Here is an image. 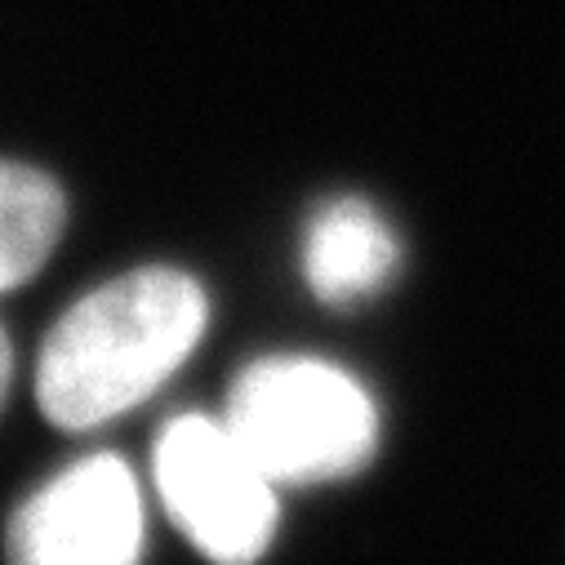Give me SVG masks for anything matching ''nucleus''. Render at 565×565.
<instances>
[{
  "instance_id": "1",
  "label": "nucleus",
  "mask_w": 565,
  "mask_h": 565,
  "mask_svg": "<svg viewBox=\"0 0 565 565\" xmlns=\"http://www.w3.org/2000/svg\"><path fill=\"white\" fill-rule=\"evenodd\" d=\"M205 290L188 271L138 267L81 299L45 339L36 365L41 414L85 433L143 405L201 343Z\"/></svg>"
},
{
  "instance_id": "2",
  "label": "nucleus",
  "mask_w": 565,
  "mask_h": 565,
  "mask_svg": "<svg viewBox=\"0 0 565 565\" xmlns=\"http://www.w3.org/2000/svg\"><path fill=\"white\" fill-rule=\"evenodd\" d=\"M227 428L276 486L352 477L379 446L370 392L312 356L254 361L227 392Z\"/></svg>"
},
{
  "instance_id": "3",
  "label": "nucleus",
  "mask_w": 565,
  "mask_h": 565,
  "mask_svg": "<svg viewBox=\"0 0 565 565\" xmlns=\"http://www.w3.org/2000/svg\"><path fill=\"white\" fill-rule=\"evenodd\" d=\"M157 490L170 521L214 565H254L276 534V481L227 423L183 414L157 437Z\"/></svg>"
},
{
  "instance_id": "4",
  "label": "nucleus",
  "mask_w": 565,
  "mask_h": 565,
  "mask_svg": "<svg viewBox=\"0 0 565 565\" xmlns=\"http://www.w3.org/2000/svg\"><path fill=\"white\" fill-rule=\"evenodd\" d=\"M143 503L129 468L111 455L81 459L36 490L10 521V565H138Z\"/></svg>"
},
{
  "instance_id": "5",
  "label": "nucleus",
  "mask_w": 565,
  "mask_h": 565,
  "mask_svg": "<svg viewBox=\"0 0 565 565\" xmlns=\"http://www.w3.org/2000/svg\"><path fill=\"white\" fill-rule=\"evenodd\" d=\"M401 249L383 214L356 196L330 201L312 227H308V249H303V271L308 286L321 303H356L370 299L374 290L387 286L396 271Z\"/></svg>"
},
{
  "instance_id": "6",
  "label": "nucleus",
  "mask_w": 565,
  "mask_h": 565,
  "mask_svg": "<svg viewBox=\"0 0 565 565\" xmlns=\"http://www.w3.org/2000/svg\"><path fill=\"white\" fill-rule=\"evenodd\" d=\"M63 223L67 201L50 174L0 161V290L23 286L45 267Z\"/></svg>"
},
{
  "instance_id": "7",
  "label": "nucleus",
  "mask_w": 565,
  "mask_h": 565,
  "mask_svg": "<svg viewBox=\"0 0 565 565\" xmlns=\"http://www.w3.org/2000/svg\"><path fill=\"white\" fill-rule=\"evenodd\" d=\"M10 379H14V348H10L6 330H0V405L10 396Z\"/></svg>"
}]
</instances>
